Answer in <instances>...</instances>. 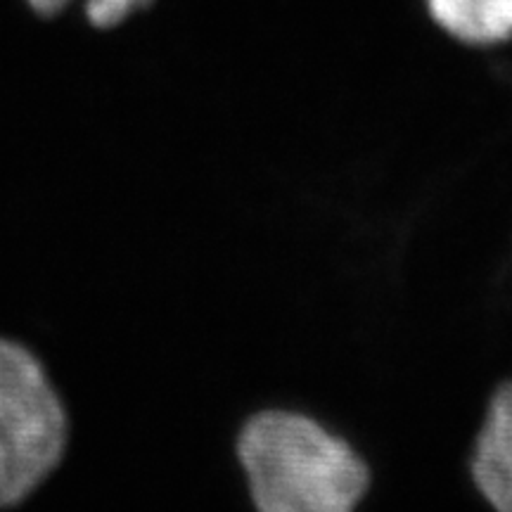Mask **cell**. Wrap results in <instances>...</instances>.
<instances>
[{"label": "cell", "mask_w": 512, "mask_h": 512, "mask_svg": "<svg viewBox=\"0 0 512 512\" xmlns=\"http://www.w3.org/2000/svg\"><path fill=\"white\" fill-rule=\"evenodd\" d=\"M233 456L254 512H358L375 482L354 441L297 406L245 415Z\"/></svg>", "instance_id": "6da1fadb"}, {"label": "cell", "mask_w": 512, "mask_h": 512, "mask_svg": "<svg viewBox=\"0 0 512 512\" xmlns=\"http://www.w3.org/2000/svg\"><path fill=\"white\" fill-rule=\"evenodd\" d=\"M69 422L41 361L0 339V508L34 494L60 465Z\"/></svg>", "instance_id": "7a4b0ae2"}, {"label": "cell", "mask_w": 512, "mask_h": 512, "mask_svg": "<svg viewBox=\"0 0 512 512\" xmlns=\"http://www.w3.org/2000/svg\"><path fill=\"white\" fill-rule=\"evenodd\" d=\"M467 479L494 512H512V375L486 396L467 451Z\"/></svg>", "instance_id": "3957f363"}, {"label": "cell", "mask_w": 512, "mask_h": 512, "mask_svg": "<svg viewBox=\"0 0 512 512\" xmlns=\"http://www.w3.org/2000/svg\"><path fill=\"white\" fill-rule=\"evenodd\" d=\"M437 29L465 48H496L512 41V0H425Z\"/></svg>", "instance_id": "277c9868"}, {"label": "cell", "mask_w": 512, "mask_h": 512, "mask_svg": "<svg viewBox=\"0 0 512 512\" xmlns=\"http://www.w3.org/2000/svg\"><path fill=\"white\" fill-rule=\"evenodd\" d=\"M29 3L41 15H55L64 5H69V0H29ZM150 3L152 0H88L86 17L91 19L95 27L110 29L131 17L133 12L147 8Z\"/></svg>", "instance_id": "5b68a950"}]
</instances>
